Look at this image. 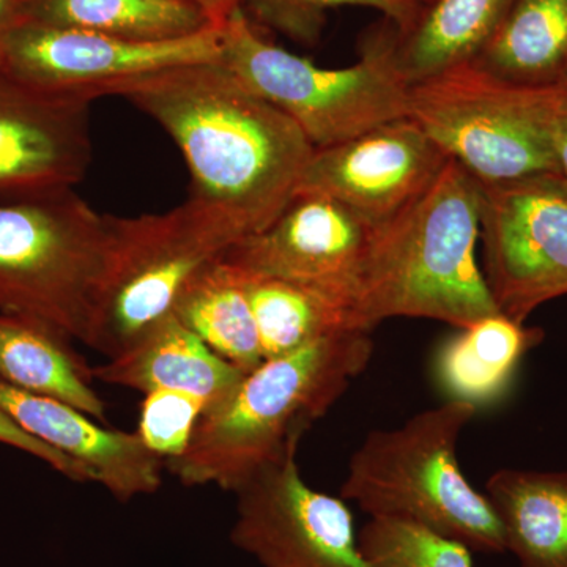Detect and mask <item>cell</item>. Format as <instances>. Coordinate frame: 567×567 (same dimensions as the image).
I'll return each mask as SVG.
<instances>
[{
  "label": "cell",
  "instance_id": "cell-17",
  "mask_svg": "<svg viewBox=\"0 0 567 567\" xmlns=\"http://www.w3.org/2000/svg\"><path fill=\"white\" fill-rule=\"evenodd\" d=\"M514 0H432L405 29L394 25L395 73L410 87L472 63L492 39Z\"/></svg>",
  "mask_w": 567,
  "mask_h": 567
},
{
  "label": "cell",
  "instance_id": "cell-5",
  "mask_svg": "<svg viewBox=\"0 0 567 567\" xmlns=\"http://www.w3.org/2000/svg\"><path fill=\"white\" fill-rule=\"evenodd\" d=\"M110 246V215L73 188L0 200V315L87 344Z\"/></svg>",
  "mask_w": 567,
  "mask_h": 567
},
{
  "label": "cell",
  "instance_id": "cell-9",
  "mask_svg": "<svg viewBox=\"0 0 567 567\" xmlns=\"http://www.w3.org/2000/svg\"><path fill=\"white\" fill-rule=\"evenodd\" d=\"M480 186L484 278L498 311L525 323L567 295V183L533 175Z\"/></svg>",
  "mask_w": 567,
  "mask_h": 567
},
{
  "label": "cell",
  "instance_id": "cell-14",
  "mask_svg": "<svg viewBox=\"0 0 567 567\" xmlns=\"http://www.w3.org/2000/svg\"><path fill=\"white\" fill-rule=\"evenodd\" d=\"M91 103L32 91L0 73V200L74 188L85 177Z\"/></svg>",
  "mask_w": 567,
  "mask_h": 567
},
{
  "label": "cell",
  "instance_id": "cell-23",
  "mask_svg": "<svg viewBox=\"0 0 567 567\" xmlns=\"http://www.w3.org/2000/svg\"><path fill=\"white\" fill-rule=\"evenodd\" d=\"M25 21L132 41L181 40L218 28L189 0H29Z\"/></svg>",
  "mask_w": 567,
  "mask_h": 567
},
{
  "label": "cell",
  "instance_id": "cell-2",
  "mask_svg": "<svg viewBox=\"0 0 567 567\" xmlns=\"http://www.w3.org/2000/svg\"><path fill=\"white\" fill-rule=\"evenodd\" d=\"M374 354L365 331H346L268 358L212 406L185 453L164 466L183 486L235 492L268 465L297 453L301 436L344 395Z\"/></svg>",
  "mask_w": 567,
  "mask_h": 567
},
{
  "label": "cell",
  "instance_id": "cell-4",
  "mask_svg": "<svg viewBox=\"0 0 567 567\" xmlns=\"http://www.w3.org/2000/svg\"><path fill=\"white\" fill-rule=\"evenodd\" d=\"M476 415L475 405L447 399L399 427L369 432L350 457L339 496L371 518L417 525L480 554H503L494 507L458 464V440Z\"/></svg>",
  "mask_w": 567,
  "mask_h": 567
},
{
  "label": "cell",
  "instance_id": "cell-12",
  "mask_svg": "<svg viewBox=\"0 0 567 567\" xmlns=\"http://www.w3.org/2000/svg\"><path fill=\"white\" fill-rule=\"evenodd\" d=\"M372 230L331 197L297 192L274 223L235 244L223 260L323 295L352 315Z\"/></svg>",
  "mask_w": 567,
  "mask_h": 567
},
{
  "label": "cell",
  "instance_id": "cell-25",
  "mask_svg": "<svg viewBox=\"0 0 567 567\" xmlns=\"http://www.w3.org/2000/svg\"><path fill=\"white\" fill-rule=\"evenodd\" d=\"M358 537L374 567H473L464 544L406 522L371 518Z\"/></svg>",
  "mask_w": 567,
  "mask_h": 567
},
{
  "label": "cell",
  "instance_id": "cell-10",
  "mask_svg": "<svg viewBox=\"0 0 567 567\" xmlns=\"http://www.w3.org/2000/svg\"><path fill=\"white\" fill-rule=\"evenodd\" d=\"M223 28L171 41L115 39L22 21L0 44V73L32 91L95 100L134 78L221 61Z\"/></svg>",
  "mask_w": 567,
  "mask_h": 567
},
{
  "label": "cell",
  "instance_id": "cell-30",
  "mask_svg": "<svg viewBox=\"0 0 567 567\" xmlns=\"http://www.w3.org/2000/svg\"><path fill=\"white\" fill-rule=\"evenodd\" d=\"M29 0H0V44L18 24L25 21Z\"/></svg>",
  "mask_w": 567,
  "mask_h": 567
},
{
  "label": "cell",
  "instance_id": "cell-24",
  "mask_svg": "<svg viewBox=\"0 0 567 567\" xmlns=\"http://www.w3.org/2000/svg\"><path fill=\"white\" fill-rule=\"evenodd\" d=\"M241 271L265 360L328 336L358 331L349 309L330 298L281 279Z\"/></svg>",
  "mask_w": 567,
  "mask_h": 567
},
{
  "label": "cell",
  "instance_id": "cell-6",
  "mask_svg": "<svg viewBox=\"0 0 567 567\" xmlns=\"http://www.w3.org/2000/svg\"><path fill=\"white\" fill-rule=\"evenodd\" d=\"M110 219V256L85 344L107 358L169 316L192 279L246 237L193 197L162 215Z\"/></svg>",
  "mask_w": 567,
  "mask_h": 567
},
{
  "label": "cell",
  "instance_id": "cell-31",
  "mask_svg": "<svg viewBox=\"0 0 567 567\" xmlns=\"http://www.w3.org/2000/svg\"><path fill=\"white\" fill-rule=\"evenodd\" d=\"M205 11L213 24L223 28L226 21L244 7L245 0H189Z\"/></svg>",
  "mask_w": 567,
  "mask_h": 567
},
{
  "label": "cell",
  "instance_id": "cell-13",
  "mask_svg": "<svg viewBox=\"0 0 567 567\" xmlns=\"http://www.w3.org/2000/svg\"><path fill=\"white\" fill-rule=\"evenodd\" d=\"M450 162L416 122L398 118L315 148L297 192L331 197L377 229L416 203Z\"/></svg>",
  "mask_w": 567,
  "mask_h": 567
},
{
  "label": "cell",
  "instance_id": "cell-7",
  "mask_svg": "<svg viewBox=\"0 0 567 567\" xmlns=\"http://www.w3.org/2000/svg\"><path fill=\"white\" fill-rule=\"evenodd\" d=\"M391 33L368 41L347 69H320L268 43L244 9L223 25L221 62L246 87L297 123L315 148L409 117V87L395 73Z\"/></svg>",
  "mask_w": 567,
  "mask_h": 567
},
{
  "label": "cell",
  "instance_id": "cell-18",
  "mask_svg": "<svg viewBox=\"0 0 567 567\" xmlns=\"http://www.w3.org/2000/svg\"><path fill=\"white\" fill-rule=\"evenodd\" d=\"M484 494L517 567H567V470L502 468Z\"/></svg>",
  "mask_w": 567,
  "mask_h": 567
},
{
  "label": "cell",
  "instance_id": "cell-26",
  "mask_svg": "<svg viewBox=\"0 0 567 567\" xmlns=\"http://www.w3.org/2000/svg\"><path fill=\"white\" fill-rule=\"evenodd\" d=\"M368 7L382 11L398 29L412 24L420 13L401 0H245L244 7L265 24L305 43H315L322 31L324 11L336 7ZM241 7V9H244Z\"/></svg>",
  "mask_w": 567,
  "mask_h": 567
},
{
  "label": "cell",
  "instance_id": "cell-21",
  "mask_svg": "<svg viewBox=\"0 0 567 567\" xmlns=\"http://www.w3.org/2000/svg\"><path fill=\"white\" fill-rule=\"evenodd\" d=\"M496 80L544 85L567 74V0H514L472 62Z\"/></svg>",
  "mask_w": 567,
  "mask_h": 567
},
{
  "label": "cell",
  "instance_id": "cell-15",
  "mask_svg": "<svg viewBox=\"0 0 567 567\" xmlns=\"http://www.w3.org/2000/svg\"><path fill=\"white\" fill-rule=\"evenodd\" d=\"M0 410L22 431L87 468L118 502L152 495L162 487L164 462L136 432L106 427L58 399L28 393L0 380Z\"/></svg>",
  "mask_w": 567,
  "mask_h": 567
},
{
  "label": "cell",
  "instance_id": "cell-22",
  "mask_svg": "<svg viewBox=\"0 0 567 567\" xmlns=\"http://www.w3.org/2000/svg\"><path fill=\"white\" fill-rule=\"evenodd\" d=\"M173 312L213 352L245 374L265 360L245 274L223 257L192 279Z\"/></svg>",
  "mask_w": 567,
  "mask_h": 567
},
{
  "label": "cell",
  "instance_id": "cell-16",
  "mask_svg": "<svg viewBox=\"0 0 567 567\" xmlns=\"http://www.w3.org/2000/svg\"><path fill=\"white\" fill-rule=\"evenodd\" d=\"M93 379L148 394L178 391L221 404L246 375L213 352L174 312L163 317L122 353L92 368ZM205 410V412H207Z\"/></svg>",
  "mask_w": 567,
  "mask_h": 567
},
{
  "label": "cell",
  "instance_id": "cell-20",
  "mask_svg": "<svg viewBox=\"0 0 567 567\" xmlns=\"http://www.w3.org/2000/svg\"><path fill=\"white\" fill-rule=\"evenodd\" d=\"M543 339L505 315L484 317L462 328L436 353L435 375L451 401L477 410L502 398L522 358Z\"/></svg>",
  "mask_w": 567,
  "mask_h": 567
},
{
  "label": "cell",
  "instance_id": "cell-8",
  "mask_svg": "<svg viewBox=\"0 0 567 567\" xmlns=\"http://www.w3.org/2000/svg\"><path fill=\"white\" fill-rule=\"evenodd\" d=\"M409 118L481 185L559 175L536 85L466 63L410 85Z\"/></svg>",
  "mask_w": 567,
  "mask_h": 567
},
{
  "label": "cell",
  "instance_id": "cell-27",
  "mask_svg": "<svg viewBox=\"0 0 567 567\" xmlns=\"http://www.w3.org/2000/svg\"><path fill=\"white\" fill-rule=\"evenodd\" d=\"M205 410L203 399L193 394L178 391L145 394L136 434L145 447L166 464L185 453Z\"/></svg>",
  "mask_w": 567,
  "mask_h": 567
},
{
  "label": "cell",
  "instance_id": "cell-11",
  "mask_svg": "<svg viewBox=\"0 0 567 567\" xmlns=\"http://www.w3.org/2000/svg\"><path fill=\"white\" fill-rule=\"evenodd\" d=\"M235 496L230 539L264 567H374L346 499L309 486L297 453L268 465Z\"/></svg>",
  "mask_w": 567,
  "mask_h": 567
},
{
  "label": "cell",
  "instance_id": "cell-28",
  "mask_svg": "<svg viewBox=\"0 0 567 567\" xmlns=\"http://www.w3.org/2000/svg\"><path fill=\"white\" fill-rule=\"evenodd\" d=\"M0 443L40 458L44 464L50 465L55 472L69 477L74 483H96L95 476L87 468L65 454L59 453L54 447L48 446L47 443L33 439L28 432L22 431L20 425L14 423L3 410H0Z\"/></svg>",
  "mask_w": 567,
  "mask_h": 567
},
{
  "label": "cell",
  "instance_id": "cell-29",
  "mask_svg": "<svg viewBox=\"0 0 567 567\" xmlns=\"http://www.w3.org/2000/svg\"><path fill=\"white\" fill-rule=\"evenodd\" d=\"M537 103L557 158L559 177L567 183V74L551 84L536 85Z\"/></svg>",
  "mask_w": 567,
  "mask_h": 567
},
{
  "label": "cell",
  "instance_id": "cell-32",
  "mask_svg": "<svg viewBox=\"0 0 567 567\" xmlns=\"http://www.w3.org/2000/svg\"><path fill=\"white\" fill-rule=\"evenodd\" d=\"M401 2H404L406 6L413 7V9L421 11V9H424L425 6H429L432 0H401Z\"/></svg>",
  "mask_w": 567,
  "mask_h": 567
},
{
  "label": "cell",
  "instance_id": "cell-1",
  "mask_svg": "<svg viewBox=\"0 0 567 567\" xmlns=\"http://www.w3.org/2000/svg\"><path fill=\"white\" fill-rule=\"evenodd\" d=\"M114 95L169 133L192 174L189 197L229 216L246 237L275 221L315 153L297 123L221 61L144 74Z\"/></svg>",
  "mask_w": 567,
  "mask_h": 567
},
{
  "label": "cell",
  "instance_id": "cell-19",
  "mask_svg": "<svg viewBox=\"0 0 567 567\" xmlns=\"http://www.w3.org/2000/svg\"><path fill=\"white\" fill-rule=\"evenodd\" d=\"M73 339L50 324L0 315V380L28 393L65 402L106 423V402L92 386V368Z\"/></svg>",
  "mask_w": 567,
  "mask_h": 567
},
{
  "label": "cell",
  "instance_id": "cell-3",
  "mask_svg": "<svg viewBox=\"0 0 567 567\" xmlns=\"http://www.w3.org/2000/svg\"><path fill=\"white\" fill-rule=\"evenodd\" d=\"M480 235V183L451 159L416 203L372 230L354 328L371 333L383 320L416 317L462 330L502 315L477 262Z\"/></svg>",
  "mask_w": 567,
  "mask_h": 567
}]
</instances>
